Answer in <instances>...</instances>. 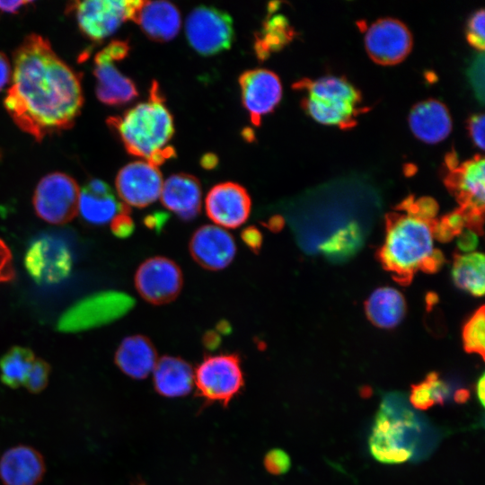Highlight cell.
<instances>
[{
    "instance_id": "6da1fadb",
    "label": "cell",
    "mask_w": 485,
    "mask_h": 485,
    "mask_svg": "<svg viewBox=\"0 0 485 485\" xmlns=\"http://www.w3.org/2000/svg\"><path fill=\"white\" fill-rule=\"evenodd\" d=\"M12 74L4 104L22 131L41 141L74 125L84 102L80 79L47 39L28 35L13 54Z\"/></svg>"
},
{
    "instance_id": "7a4b0ae2",
    "label": "cell",
    "mask_w": 485,
    "mask_h": 485,
    "mask_svg": "<svg viewBox=\"0 0 485 485\" xmlns=\"http://www.w3.org/2000/svg\"><path fill=\"white\" fill-rule=\"evenodd\" d=\"M107 123L116 130L127 151L158 166L175 156L167 146L174 134L173 119L155 81L149 99L127 110L121 117H110Z\"/></svg>"
},
{
    "instance_id": "3957f363",
    "label": "cell",
    "mask_w": 485,
    "mask_h": 485,
    "mask_svg": "<svg viewBox=\"0 0 485 485\" xmlns=\"http://www.w3.org/2000/svg\"><path fill=\"white\" fill-rule=\"evenodd\" d=\"M294 88L304 92L302 106L319 123L349 128L364 111L360 93L345 78L326 75L313 81L302 79Z\"/></svg>"
},
{
    "instance_id": "277c9868",
    "label": "cell",
    "mask_w": 485,
    "mask_h": 485,
    "mask_svg": "<svg viewBox=\"0 0 485 485\" xmlns=\"http://www.w3.org/2000/svg\"><path fill=\"white\" fill-rule=\"evenodd\" d=\"M434 240L430 223L408 211L390 223L381 259L390 270L401 276L410 275L425 267L436 251Z\"/></svg>"
},
{
    "instance_id": "5b68a950",
    "label": "cell",
    "mask_w": 485,
    "mask_h": 485,
    "mask_svg": "<svg viewBox=\"0 0 485 485\" xmlns=\"http://www.w3.org/2000/svg\"><path fill=\"white\" fill-rule=\"evenodd\" d=\"M132 306L125 294L113 291L86 296L70 306L59 317L57 328L61 332H79L109 323Z\"/></svg>"
},
{
    "instance_id": "8992f818",
    "label": "cell",
    "mask_w": 485,
    "mask_h": 485,
    "mask_svg": "<svg viewBox=\"0 0 485 485\" xmlns=\"http://www.w3.org/2000/svg\"><path fill=\"white\" fill-rule=\"evenodd\" d=\"M80 189L76 181L63 172H52L38 183L33 207L39 217L53 225L70 222L78 214Z\"/></svg>"
},
{
    "instance_id": "52a82bcc",
    "label": "cell",
    "mask_w": 485,
    "mask_h": 485,
    "mask_svg": "<svg viewBox=\"0 0 485 485\" xmlns=\"http://www.w3.org/2000/svg\"><path fill=\"white\" fill-rule=\"evenodd\" d=\"M194 384L198 394L207 401L226 406L243 385L239 357L236 354L207 357L194 373Z\"/></svg>"
},
{
    "instance_id": "ba28073f",
    "label": "cell",
    "mask_w": 485,
    "mask_h": 485,
    "mask_svg": "<svg viewBox=\"0 0 485 485\" xmlns=\"http://www.w3.org/2000/svg\"><path fill=\"white\" fill-rule=\"evenodd\" d=\"M128 52V43L116 40L99 51L94 57L96 96L104 104L123 105L138 95L134 82L120 73L114 65L115 61L125 58Z\"/></svg>"
},
{
    "instance_id": "9c48e42d",
    "label": "cell",
    "mask_w": 485,
    "mask_h": 485,
    "mask_svg": "<svg viewBox=\"0 0 485 485\" xmlns=\"http://www.w3.org/2000/svg\"><path fill=\"white\" fill-rule=\"evenodd\" d=\"M141 0H88L73 3L78 26L90 40H101L133 21Z\"/></svg>"
},
{
    "instance_id": "30bf717a",
    "label": "cell",
    "mask_w": 485,
    "mask_h": 485,
    "mask_svg": "<svg viewBox=\"0 0 485 485\" xmlns=\"http://www.w3.org/2000/svg\"><path fill=\"white\" fill-rule=\"evenodd\" d=\"M185 32L191 48L202 56H213L228 49L234 40L230 15L209 6H198L190 13Z\"/></svg>"
},
{
    "instance_id": "8fae6325",
    "label": "cell",
    "mask_w": 485,
    "mask_h": 485,
    "mask_svg": "<svg viewBox=\"0 0 485 485\" xmlns=\"http://www.w3.org/2000/svg\"><path fill=\"white\" fill-rule=\"evenodd\" d=\"M72 256L67 245L54 236L34 240L24 256V266L39 285H53L66 279L72 269Z\"/></svg>"
},
{
    "instance_id": "7c38bea8",
    "label": "cell",
    "mask_w": 485,
    "mask_h": 485,
    "mask_svg": "<svg viewBox=\"0 0 485 485\" xmlns=\"http://www.w3.org/2000/svg\"><path fill=\"white\" fill-rule=\"evenodd\" d=\"M183 278L180 267L172 260L156 256L146 260L135 275V286L139 295L153 304L173 301L182 288Z\"/></svg>"
},
{
    "instance_id": "4fadbf2b",
    "label": "cell",
    "mask_w": 485,
    "mask_h": 485,
    "mask_svg": "<svg viewBox=\"0 0 485 485\" xmlns=\"http://www.w3.org/2000/svg\"><path fill=\"white\" fill-rule=\"evenodd\" d=\"M365 48L375 63L391 66L401 62L410 52L412 36L408 27L394 18L373 22L365 34Z\"/></svg>"
},
{
    "instance_id": "5bb4252c",
    "label": "cell",
    "mask_w": 485,
    "mask_h": 485,
    "mask_svg": "<svg viewBox=\"0 0 485 485\" xmlns=\"http://www.w3.org/2000/svg\"><path fill=\"white\" fill-rule=\"evenodd\" d=\"M163 177L158 167L136 161L119 170L115 180L116 190L125 205L145 207L161 194Z\"/></svg>"
},
{
    "instance_id": "9a60e30c",
    "label": "cell",
    "mask_w": 485,
    "mask_h": 485,
    "mask_svg": "<svg viewBox=\"0 0 485 485\" xmlns=\"http://www.w3.org/2000/svg\"><path fill=\"white\" fill-rule=\"evenodd\" d=\"M239 84L242 101L253 125L259 126L262 116L270 113L282 97V84L278 76L264 68L243 72Z\"/></svg>"
},
{
    "instance_id": "2e32d148",
    "label": "cell",
    "mask_w": 485,
    "mask_h": 485,
    "mask_svg": "<svg viewBox=\"0 0 485 485\" xmlns=\"http://www.w3.org/2000/svg\"><path fill=\"white\" fill-rule=\"evenodd\" d=\"M208 217L222 228H237L250 216L251 201L247 190L235 182L215 185L205 200Z\"/></svg>"
},
{
    "instance_id": "e0dca14e",
    "label": "cell",
    "mask_w": 485,
    "mask_h": 485,
    "mask_svg": "<svg viewBox=\"0 0 485 485\" xmlns=\"http://www.w3.org/2000/svg\"><path fill=\"white\" fill-rule=\"evenodd\" d=\"M190 252L193 260L202 268L220 270L226 268L234 259L236 244L232 234L216 225H206L198 228L190 242Z\"/></svg>"
},
{
    "instance_id": "ac0fdd59",
    "label": "cell",
    "mask_w": 485,
    "mask_h": 485,
    "mask_svg": "<svg viewBox=\"0 0 485 485\" xmlns=\"http://www.w3.org/2000/svg\"><path fill=\"white\" fill-rule=\"evenodd\" d=\"M44 473L42 455L29 445L13 446L0 459V480L4 485H37Z\"/></svg>"
},
{
    "instance_id": "d6986e66",
    "label": "cell",
    "mask_w": 485,
    "mask_h": 485,
    "mask_svg": "<svg viewBox=\"0 0 485 485\" xmlns=\"http://www.w3.org/2000/svg\"><path fill=\"white\" fill-rule=\"evenodd\" d=\"M160 197L163 205L184 221L195 218L201 208V186L190 174L171 175L163 182Z\"/></svg>"
},
{
    "instance_id": "ffe728a7",
    "label": "cell",
    "mask_w": 485,
    "mask_h": 485,
    "mask_svg": "<svg viewBox=\"0 0 485 485\" xmlns=\"http://www.w3.org/2000/svg\"><path fill=\"white\" fill-rule=\"evenodd\" d=\"M152 40L166 42L181 29V13L167 1H141L133 19Z\"/></svg>"
},
{
    "instance_id": "44dd1931",
    "label": "cell",
    "mask_w": 485,
    "mask_h": 485,
    "mask_svg": "<svg viewBox=\"0 0 485 485\" xmlns=\"http://www.w3.org/2000/svg\"><path fill=\"white\" fill-rule=\"evenodd\" d=\"M409 125L416 137L425 143L436 144L450 134L452 119L443 102L428 99L412 107L409 114Z\"/></svg>"
},
{
    "instance_id": "7402d4cb",
    "label": "cell",
    "mask_w": 485,
    "mask_h": 485,
    "mask_svg": "<svg viewBox=\"0 0 485 485\" xmlns=\"http://www.w3.org/2000/svg\"><path fill=\"white\" fill-rule=\"evenodd\" d=\"M463 206L474 215H479L485 201V163L477 155L452 168L448 178Z\"/></svg>"
},
{
    "instance_id": "603a6c76",
    "label": "cell",
    "mask_w": 485,
    "mask_h": 485,
    "mask_svg": "<svg viewBox=\"0 0 485 485\" xmlns=\"http://www.w3.org/2000/svg\"><path fill=\"white\" fill-rule=\"evenodd\" d=\"M126 207L118 201L110 187L99 179L88 181L80 190L78 213L89 224L110 223Z\"/></svg>"
},
{
    "instance_id": "cb8c5ba5",
    "label": "cell",
    "mask_w": 485,
    "mask_h": 485,
    "mask_svg": "<svg viewBox=\"0 0 485 485\" xmlns=\"http://www.w3.org/2000/svg\"><path fill=\"white\" fill-rule=\"evenodd\" d=\"M157 360L154 344L143 335L125 338L115 354V363L118 367L135 379H143L151 374Z\"/></svg>"
},
{
    "instance_id": "d4e9b609",
    "label": "cell",
    "mask_w": 485,
    "mask_h": 485,
    "mask_svg": "<svg viewBox=\"0 0 485 485\" xmlns=\"http://www.w3.org/2000/svg\"><path fill=\"white\" fill-rule=\"evenodd\" d=\"M155 390L167 397L188 394L194 384V371L185 360L164 356L157 360L153 371Z\"/></svg>"
},
{
    "instance_id": "484cf974",
    "label": "cell",
    "mask_w": 485,
    "mask_h": 485,
    "mask_svg": "<svg viewBox=\"0 0 485 485\" xmlns=\"http://www.w3.org/2000/svg\"><path fill=\"white\" fill-rule=\"evenodd\" d=\"M366 312L370 321L376 326L392 328L398 325L405 315V298L392 287H379L369 295Z\"/></svg>"
},
{
    "instance_id": "4316f807",
    "label": "cell",
    "mask_w": 485,
    "mask_h": 485,
    "mask_svg": "<svg viewBox=\"0 0 485 485\" xmlns=\"http://www.w3.org/2000/svg\"><path fill=\"white\" fill-rule=\"evenodd\" d=\"M451 276L454 284L465 292L481 296L485 291V257L473 251L455 258Z\"/></svg>"
},
{
    "instance_id": "83f0119b",
    "label": "cell",
    "mask_w": 485,
    "mask_h": 485,
    "mask_svg": "<svg viewBox=\"0 0 485 485\" xmlns=\"http://www.w3.org/2000/svg\"><path fill=\"white\" fill-rule=\"evenodd\" d=\"M292 36V30L285 17L269 14L261 30L255 35L254 48L257 57L260 60L266 59L271 52L282 48L290 41Z\"/></svg>"
},
{
    "instance_id": "f1b7e54d",
    "label": "cell",
    "mask_w": 485,
    "mask_h": 485,
    "mask_svg": "<svg viewBox=\"0 0 485 485\" xmlns=\"http://www.w3.org/2000/svg\"><path fill=\"white\" fill-rule=\"evenodd\" d=\"M35 355L28 348L12 347L0 358V379L2 383L13 389L24 384Z\"/></svg>"
},
{
    "instance_id": "f546056e",
    "label": "cell",
    "mask_w": 485,
    "mask_h": 485,
    "mask_svg": "<svg viewBox=\"0 0 485 485\" xmlns=\"http://www.w3.org/2000/svg\"><path fill=\"white\" fill-rule=\"evenodd\" d=\"M362 243V234L356 223H350L336 231L320 246L322 253L331 259H345L353 255Z\"/></svg>"
},
{
    "instance_id": "4dcf8cb0",
    "label": "cell",
    "mask_w": 485,
    "mask_h": 485,
    "mask_svg": "<svg viewBox=\"0 0 485 485\" xmlns=\"http://www.w3.org/2000/svg\"><path fill=\"white\" fill-rule=\"evenodd\" d=\"M449 393V386L432 373L425 381L412 386L410 401L416 409L427 410L436 403H444Z\"/></svg>"
},
{
    "instance_id": "1f68e13d",
    "label": "cell",
    "mask_w": 485,
    "mask_h": 485,
    "mask_svg": "<svg viewBox=\"0 0 485 485\" xmlns=\"http://www.w3.org/2000/svg\"><path fill=\"white\" fill-rule=\"evenodd\" d=\"M463 345L467 351L483 355L485 349V314L476 312L463 329Z\"/></svg>"
},
{
    "instance_id": "d6a6232c",
    "label": "cell",
    "mask_w": 485,
    "mask_h": 485,
    "mask_svg": "<svg viewBox=\"0 0 485 485\" xmlns=\"http://www.w3.org/2000/svg\"><path fill=\"white\" fill-rule=\"evenodd\" d=\"M49 374V365L41 358H35L23 385L30 392L39 393L46 388Z\"/></svg>"
},
{
    "instance_id": "836d02e7",
    "label": "cell",
    "mask_w": 485,
    "mask_h": 485,
    "mask_svg": "<svg viewBox=\"0 0 485 485\" xmlns=\"http://www.w3.org/2000/svg\"><path fill=\"white\" fill-rule=\"evenodd\" d=\"M484 16L483 9L477 11L472 15L467 27L469 43L481 52H483L485 44Z\"/></svg>"
},
{
    "instance_id": "e575fe53",
    "label": "cell",
    "mask_w": 485,
    "mask_h": 485,
    "mask_svg": "<svg viewBox=\"0 0 485 485\" xmlns=\"http://www.w3.org/2000/svg\"><path fill=\"white\" fill-rule=\"evenodd\" d=\"M468 77L478 100L484 101V55L481 52L468 68Z\"/></svg>"
},
{
    "instance_id": "d590c367",
    "label": "cell",
    "mask_w": 485,
    "mask_h": 485,
    "mask_svg": "<svg viewBox=\"0 0 485 485\" xmlns=\"http://www.w3.org/2000/svg\"><path fill=\"white\" fill-rule=\"evenodd\" d=\"M14 277L12 252L5 242L0 239V283L10 282Z\"/></svg>"
},
{
    "instance_id": "8d00e7d4",
    "label": "cell",
    "mask_w": 485,
    "mask_h": 485,
    "mask_svg": "<svg viewBox=\"0 0 485 485\" xmlns=\"http://www.w3.org/2000/svg\"><path fill=\"white\" fill-rule=\"evenodd\" d=\"M128 213L127 206L110 222L111 231L118 237H128L133 232L134 224Z\"/></svg>"
},
{
    "instance_id": "74e56055",
    "label": "cell",
    "mask_w": 485,
    "mask_h": 485,
    "mask_svg": "<svg viewBox=\"0 0 485 485\" xmlns=\"http://www.w3.org/2000/svg\"><path fill=\"white\" fill-rule=\"evenodd\" d=\"M267 469L273 473L286 472L290 467L288 455L281 450L271 451L266 457Z\"/></svg>"
},
{
    "instance_id": "f35d334b",
    "label": "cell",
    "mask_w": 485,
    "mask_h": 485,
    "mask_svg": "<svg viewBox=\"0 0 485 485\" xmlns=\"http://www.w3.org/2000/svg\"><path fill=\"white\" fill-rule=\"evenodd\" d=\"M409 211L419 218L429 222L436 216L437 207L433 199L425 198L413 202Z\"/></svg>"
},
{
    "instance_id": "ab89813d",
    "label": "cell",
    "mask_w": 485,
    "mask_h": 485,
    "mask_svg": "<svg viewBox=\"0 0 485 485\" xmlns=\"http://www.w3.org/2000/svg\"><path fill=\"white\" fill-rule=\"evenodd\" d=\"M456 235V242L458 248L463 253H470L475 251V249L479 244V236L474 231H472V229L463 228Z\"/></svg>"
},
{
    "instance_id": "60d3db41",
    "label": "cell",
    "mask_w": 485,
    "mask_h": 485,
    "mask_svg": "<svg viewBox=\"0 0 485 485\" xmlns=\"http://www.w3.org/2000/svg\"><path fill=\"white\" fill-rule=\"evenodd\" d=\"M468 124L472 139L482 150L484 148V115H473Z\"/></svg>"
},
{
    "instance_id": "b9f144b4",
    "label": "cell",
    "mask_w": 485,
    "mask_h": 485,
    "mask_svg": "<svg viewBox=\"0 0 485 485\" xmlns=\"http://www.w3.org/2000/svg\"><path fill=\"white\" fill-rule=\"evenodd\" d=\"M443 222L454 234H457L464 228L466 216L462 212H454L448 215Z\"/></svg>"
},
{
    "instance_id": "7bdbcfd3",
    "label": "cell",
    "mask_w": 485,
    "mask_h": 485,
    "mask_svg": "<svg viewBox=\"0 0 485 485\" xmlns=\"http://www.w3.org/2000/svg\"><path fill=\"white\" fill-rule=\"evenodd\" d=\"M12 67L7 57L0 52V91L10 82Z\"/></svg>"
},
{
    "instance_id": "ee69618b",
    "label": "cell",
    "mask_w": 485,
    "mask_h": 485,
    "mask_svg": "<svg viewBox=\"0 0 485 485\" xmlns=\"http://www.w3.org/2000/svg\"><path fill=\"white\" fill-rule=\"evenodd\" d=\"M242 238L244 242L251 249L256 250L260 246L261 243V234L255 228H248L242 233Z\"/></svg>"
},
{
    "instance_id": "f6af8a7d",
    "label": "cell",
    "mask_w": 485,
    "mask_h": 485,
    "mask_svg": "<svg viewBox=\"0 0 485 485\" xmlns=\"http://www.w3.org/2000/svg\"><path fill=\"white\" fill-rule=\"evenodd\" d=\"M30 1H0V13H17Z\"/></svg>"
},
{
    "instance_id": "bcb514c9",
    "label": "cell",
    "mask_w": 485,
    "mask_h": 485,
    "mask_svg": "<svg viewBox=\"0 0 485 485\" xmlns=\"http://www.w3.org/2000/svg\"><path fill=\"white\" fill-rule=\"evenodd\" d=\"M485 375L484 374H482L480 378L478 379V382H477V386H476V392H477V396H478V399L481 404V406H484V397H485V392H484V389H485Z\"/></svg>"
},
{
    "instance_id": "7dc6e473",
    "label": "cell",
    "mask_w": 485,
    "mask_h": 485,
    "mask_svg": "<svg viewBox=\"0 0 485 485\" xmlns=\"http://www.w3.org/2000/svg\"><path fill=\"white\" fill-rule=\"evenodd\" d=\"M218 163L217 157L213 154H207L201 159V165L206 169H212Z\"/></svg>"
},
{
    "instance_id": "c3c4849f",
    "label": "cell",
    "mask_w": 485,
    "mask_h": 485,
    "mask_svg": "<svg viewBox=\"0 0 485 485\" xmlns=\"http://www.w3.org/2000/svg\"><path fill=\"white\" fill-rule=\"evenodd\" d=\"M470 397V392L466 389H459L455 392L454 399L458 403H464Z\"/></svg>"
}]
</instances>
